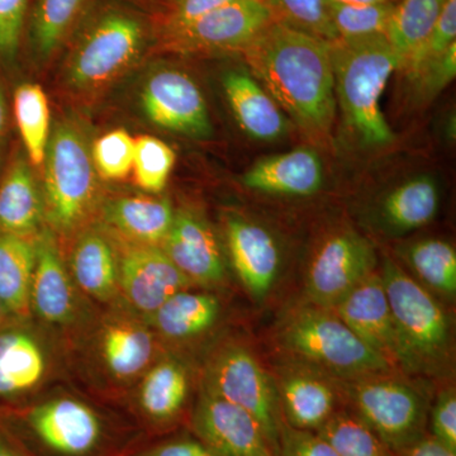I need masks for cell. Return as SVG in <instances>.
<instances>
[{"instance_id":"6","label":"cell","mask_w":456,"mask_h":456,"mask_svg":"<svg viewBox=\"0 0 456 456\" xmlns=\"http://www.w3.org/2000/svg\"><path fill=\"white\" fill-rule=\"evenodd\" d=\"M389 375L335 382L338 392L349 399L355 415L370 428L387 449L398 452L421 439L428 406L424 395L416 388Z\"/></svg>"},{"instance_id":"9","label":"cell","mask_w":456,"mask_h":456,"mask_svg":"<svg viewBox=\"0 0 456 456\" xmlns=\"http://www.w3.org/2000/svg\"><path fill=\"white\" fill-rule=\"evenodd\" d=\"M374 246L351 228L330 233L312 254L305 274V299L334 310L351 289L375 273Z\"/></svg>"},{"instance_id":"49","label":"cell","mask_w":456,"mask_h":456,"mask_svg":"<svg viewBox=\"0 0 456 456\" xmlns=\"http://www.w3.org/2000/svg\"><path fill=\"white\" fill-rule=\"evenodd\" d=\"M5 125H7V108H5L4 98L0 93V134L4 131Z\"/></svg>"},{"instance_id":"8","label":"cell","mask_w":456,"mask_h":456,"mask_svg":"<svg viewBox=\"0 0 456 456\" xmlns=\"http://www.w3.org/2000/svg\"><path fill=\"white\" fill-rule=\"evenodd\" d=\"M143 40L139 17L123 9L104 12L90 23L71 56L69 83L79 89L103 86L136 60Z\"/></svg>"},{"instance_id":"23","label":"cell","mask_w":456,"mask_h":456,"mask_svg":"<svg viewBox=\"0 0 456 456\" xmlns=\"http://www.w3.org/2000/svg\"><path fill=\"white\" fill-rule=\"evenodd\" d=\"M221 302L211 293L182 292L174 294L151 314L150 325L170 340H191L215 327L221 317Z\"/></svg>"},{"instance_id":"5","label":"cell","mask_w":456,"mask_h":456,"mask_svg":"<svg viewBox=\"0 0 456 456\" xmlns=\"http://www.w3.org/2000/svg\"><path fill=\"white\" fill-rule=\"evenodd\" d=\"M45 216L61 232L86 217L97 197L92 149L77 123H57L45 155Z\"/></svg>"},{"instance_id":"31","label":"cell","mask_w":456,"mask_h":456,"mask_svg":"<svg viewBox=\"0 0 456 456\" xmlns=\"http://www.w3.org/2000/svg\"><path fill=\"white\" fill-rule=\"evenodd\" d=\"M188 392L185 368L175 360H164L146 374L141 384V407L155 421H167L184 406Z\"/></svg>"},{"instance_id":"13","label":"cell","mask_w":456,"mask_h":456,"mask_svg":"<svg viewBox=\"0 0 456 456\" xmlns=\"http://www.w3.org/2000/svg\"><path fill=\"white\" fill-rule=\"evenodd\" d=\"M191 285L159 246H131L118 261V287L132 307L146 316Z\"/></svg>"},{"instance_id":"35","label":"cell","mask_w":456,"mask_h":456,"mask_svg":"<svg viewBox=\"0 0 456 456\" xmlns=\"http://www.w3.org/2000/svg\"><path fill=\"white\" fill-rule=\"evenodd\" d=\"M86 0H37L32 20L36 50L49 56L64 41Z\"/></svg>"},{"instance_id":"21","label":"cell","mask_w":456,"mask_h":456,"mask_svg":"<svg viewBox=\"0 0 456 456\" xmlns=\"http://www.w3.org/2000/svg\"><path fill=\"white\" fill-rule=\"evenodd\" d=\"M53 236L45 232L36 241V264L31 285V310L50 323L73 320L75 296Z\"/></svg>"},{"instance_id":"28","label":"cell","mask_w":456,"mask_h":456,"mask_svg":"<svg viewBox=\"0 0 456 456\" xmlns=\"http://www.w3.org/2000/svg\"><path fill=\"white\" fill-rule=\"evenodd\" d=\"M75 281L93 298L108 301L118 287V260L110 242L97 231L84 233L71 256Z\"/></svg>"},{"instance_id":"30","label":"cell","mask_w":456,"mask_h":456,"mask_svg":"<svg viewBox=\"0 0 456 456\" xmlns=\"http://www.w3.org/2000/svg\"><path fill=\"white\" fill-rule=\"evenodd\" d=\"M445 3L446 0H402L398 7L393 8L384 36L401 59V69L428 40Z\"/></svg>"},{"instance_id":"3","label":"cell","mask_w":456,"mask_h":456,"mask_svg":"<svg viewBox=\"0 0 456 456\" xmlns=\"http://www.w3.org/2000/svg\"><path fill=\"white\" fill-rule=\"evenodd\" d=\"M277 338L285 351L334 379H356L393 370L334 311L310 302L294 305L284 314Z\"/></svg>"},{"instance_id":"40","label":"cell","mask_w":456,"mask_h":456,"mask_svg":"<svg viewBox=\"0 0 456 456\" xmlns=\"http://www.w3.org/2000/svg\"><path fill=\"white\" fill-rule=\"evenodd\" d=\"M288 25L296 27L327 42L338 40L326 0H278Z\"/></svg>"},{"instance_id":"38","label":"cell","mask_w":456,"mask_h":456,"mask_svg":"<svg viewBox=\"0 0 456 456\" xmlns=\"http://www.w3.org/2000/svg\"><path fill=\"white\" fill-rule=\"evenodd\" d=\"M456 44V0H446L443 11L428 40L408 57L401 70H406L411 80L432 62L440 59L452 45Z\"/></svg>"},{"instance_id":"39","label":"cell","mask_w":456,"mask_h":456,"mask_svg":"<svg viewBox=\"0 0 456 456\" xmlns=\"http://www.w3.org/2000/svg\"><path fill=\"white\" fill-rule=\"evenodd\" d=\"M92 156L102 178L123 179L134 167V140L123 130L108 132L95 141Z\"/></svg>"},{"instance_id":"33","label":"cell","mask_w":456,"mask_h":456,"mask_svg":"<svg viewBox=\"0 0 456 456\" xmlns=\"http://www.w3.org/2000/svg\"><path fill=\"white\" fill-rule=\"evenodd\" d=\"M14 114L29 160L35 167H41L50 139V108L40 86L26 83L18 86Z\"/></svg>"},{"instance_id":"18","label":"cell","mask_w":456,"mask_h":456,"mask_svg":"<svg viewBox=\"0 0 456 456\" xmlns=\"http://www.w3.org/2000/svg\"><path fill=\"white\" fill-rule=\"evenodd\" d=\"M323 164L310 147H297L284 154L260 159L241 183L256 193L272 196L311 197L323 185Z\"/></svg>"},{"instance_id":"7","label":"cell","mask_w":456,"mask_h":456,"mask_svg":"<svg viewBox=\"0 0 456 456\" xmlns=\"http://www.w3.org/2000/svg\"><path fill=\"white\" fill-rule=\"evenodd\" d=\"M203 391L244 408L257 419L277 452L281 422L275 379L248 346L227 342L209 356Z\"/></svg>"},{"instance_id":"43","label":"cell","mask_w":456,"mask_h":456,"mask_svg":"<svg viewBox=\"0 0 456 456\" xmlns=\"http://www.w3.org/2000/svg\"><path fill=\"white\" fill-rule=\"evenodd\" d=\"M432 437L456 452V393L454 388L441 392L431 412Z\"/></svg>"},{"instance_id":"32","label":"cell","mask_w":456,"mask_h":456,"mask_svg":"<svg viewBox=\"0 0 456 456\" xmlns=\"http://www.w3.org/2000/svg\"><path fill=\"white\" fill-rule=\"evenodd\" d=\"M403 259L419 283L441 296L454 298L456 294V251L441 239H424L404 248Z\"/></svg>"},{"instance_id":"2","label":"cell","mask_w":456,"mask_h":456,"mask_svg":"<svg viewBox=\"0 0 456 456\" xmlns=\"http://www.w3.org/2000/svg\"><path fill=\"white\" fill-rule=\"evenodd\" d=\"M336 102L345 122L360 143L368 147L392 145L395 132L380 107L387 83L401 59L386 36L330 42Z\"/></svg>"},{"instance_id":"26","label":"cell","mask_w":456,"mask_h":456,"mask_svg":"<svg viewBox=\"0 0 456 456\" xmlns=\"http://www.w3.org/2000/svg\"><path fill=\"white\" fill-rule=\"evenodd\" d=\"M106 222L134 245L158 246L173 224L175 212L167 200L123 197L108 204Z\"/></svg>"},{"instance_id":"46","label":"cell","mask_w":456,"mask_h":456,"mask_svg":"<svg viewBox=\"0 0 456 456\" xmlns=\"http://www.w3.org/2000/svg\"><path fill=\"white\" fill-rule=\"evenodd\" d=\"M140 456H221L202 441L175 440L147 450Z\"/></svg>"},{"instance_id":"27","label":"cell","mask_w":456,"mask_h":456,"mask_svg":"<svg viewBox=\"0 0 456 456\" xmlns=\"http://www.w3.org/2000/svg\"><path fill=\"white\" fill-rule=\"evenodd\" d=\"M36 242L0 231V302L8 316L25 318L31 312V285Z\"/></svg>"},{"instance_id":"24","label":"cell","mask_w":456,"mask_h":456,"mask_svg":"<svg viewBox=\"0 0 456 456\" xmlns=\"http://www.w3.org/2000/svg\"><path fill=\"white\" fill-rule=\"evenodd\" d=\"M440 207V191L428 175L406 180L386 194L380 203L379 221L389 232L406 233L430 224Z\"/></svg>"},{"instance_id":"48","label":"cell","mask_w":456,"mask_h":456,"mask_svg":"<svg viewBox=\"0 0 456 456\" xmlns=\"http://www.w3.org/2000/svg\"><path fill=\"white\" fill-rule=\"evenodd\" d=\"M392 0H326L327 7L329 5H371L384 4L391 3Z\"/></svg>"},{"instance_id":"17","label":"cell","mask_w":456,"mask_h":456,"mask_svg":"<svg viewBox=\"0 0 456 456\" xmlns=\"http://www.w3.org/2000/svg\"><path fill=\"white\" fill-rule=\"evenodd\" d=\"M29 426L42 443L60 454L82 456L97 446L101 422L82 402L59 398L33 408Z\"/></svg>"},{"instance_id":"41","label":"cell","mask_w":456,"mask_h":456,"mask_svg":"<svg viewBox=\"0 0 456 456\" xmlns=\"http://www.w3.org/2000/svg\"><path fill=\"white\" fill-rule=\"evenodd\" d=\"M275 456H338L316 432L297 430L281 425Z\"/></svg>"},{"instance_id":"34","label":"cell","mask_w":456,"mask_h":456,"mask_svg":"<svg viewBox=\"0 0 456 456\" xmlns=\"http://www.w3.org/2000/svg\"><path fill=\"white\" fill-rule=\"evenodd\" d=\"M316 434L338 456H388L387 446L355 413L336 411Z\"/></svg>"},{"instance_id":"25","label":"cell","mask_w":456,"mask_h":456,"mask_svg":"<svg viewBox=\"0 0 456 456\" xmlns=\"http://www.w3.org/2000/svg\"><path fill=\"white\" fill-rule=\"evenodd\" d=\"M44 216L40 187L27 161L18 159L0 185V231L27 237L40 228Z\"/></svg>"},{"instance_id":"42","label":"cell","mask_w":456,"mask_h":456,"mask_svg":"<svg viewBox=\"0 0 456 456\" xmlns=\"http://www.w3.org/2000/svg\"><path fill=\"white\" fill-rule=\"evenodd\" d=\"M27 0H0V55H16L25 22Z\"/></svg>"},{"instance_id":"19","label":"cell","mask_w":456,"mask_h":456,"mask_svg":"<svg viewBox=\"0 0 456 456\" xmlns=\"http://www.w3.org/2000/svg\"><path fill=\"white\" fill-rule=\"evenodd\" d=\"M279 403L290 428L316 432L336 412L334 378L316 369H285L275 380Z\"/></svg>"},{"instance_id":"22","label":"cell","mask_w":456,"mask_h":456,"mask_svg":"<svg viewBox=\"0 0 456 456\" xmlns=\"http://www.w3.org/2000/svg\"><path fill=\"white\" fill-rule=\"evenodd\" d=\"M46 368V355L35 336L20 327L0 330V398L32 391Z\"/></svg>"},{"instance_id":"51","label":"cell","mask_w":456,"mask_h":456,"mask_svg":"<svg viewBox=\"0 0 456 456\" xmlns=\"http://www.w3.org/2000/svg\"><path fill=\"white\" fill-rule=\"evenodd\" d=\"M5 316L4 310H3L2 302H0V325H2L3 317Z\"/></svg>"},{"instance_id":"36","label":"cell","mask_w":456,"mask_h":456,"mask_svg":"<svg viewBox=\"0 0 456 456\" xmlns=\"http://www.w3.org/2000/svg\"><path fill=\"white\" fill-rule=\"evenodd\" d=\"M330 20L342 40L384 35L395 5H329Z\"/></svg>"},{"instance_id":"16","label":"cell","mask_w":456,"mask_h":456,"mask_svg":"<svg viewBox=\"0 0 456 456\" xmlns=\"http://www.w3.org/2000/svg\"><path fill=\"white\" fill-rule=\"evenodd\" d=\"M161 248L193 284H220L226 277L217 239L208 224L196 213H175Z\"/></svg>"},{"instance_id":"47","label":"cell","mask_w":456,"mask_h":456,"mask_svg":"<svg viewBox=\"0 0 456 456\" xmlns=\"http://www.w3.org/2000/svg\"><path fill=\"white\" fill-rule=\"evenodd\" d=\"M397 452L398 456H456V452L441 445L434 437H421Z\"/></svg>"},{"instance_id":"29","label":"cell","mask_w":456,"mask_h":456,"mask_svg":"<svg viewBox=\"0 0 456 456\" xmlns=\"http://www.w3.org/2000/svg\"><path fill=\"white\" fill-rule=\"evenodd\" d=\"M102 355L108 370L121 379L145 370L154 354V340L145 327L116 322L107 327L102 338Z\"/></svg>"},{"instance_id":"10","label":"cell","mask_w":456,"mask_h":456,"mask_svg":"<svg viewBox=\"0 0 456 456\" xmlns=\"http://www.w3.org/2000/svg\"><path fill=\"white\" fill-rule=\"evenodd\" d=\"M141 104L147 118L159 127L207 139L213 132L206 99L197 83L176 69H161L147 77Z\"/></svg>"},{"instance_id":"20","label":"cell","mask_w":456,"mask_h":456,"mask_svg":"<svg viewBox=\"0 0 456 456\" xmlns=\"http://www.w3.org/2000/svg\"><path fill=\"white\" fill-rule=\"evenodd\" d=\"M222 86L237 123L248 136L270 142L287 134L283 110L253 74L233 69L224 74Z\"/></svg>"},{"instance_id":"50","label":"cell","mask_w":456,"mask_h":456,"mask_svg":"<svg viewBox=\"0 0 456 456\" xmlns=\"http://www.w3.org/2000/svg\"><path fill=\"white\" fill-rule=\"evenodd\" d=\"M0 456H22L18 454L16 450L12 448L11 445H8L4 440L0 437Z\"/></svg>"},{"instance_id":"45","label":"cell","mask_w":456,"mask_h":456,"mask_svg":"<svg viewBox=\"0 0 456 456\" xmlns=\"http://www.w3.org/2000/svg\"><path fill=\"white\" fill-rule=\"evenodd\" d=\"M236 0H178L171 17V28L173 31L191 25L200 17L211 13L216 9L231 4Z\"/></svg>"},{"instance_id":"4","label":"cell","mask_w":456,"mask_h":456,"mask_svg":"<svg viewBox=\"0 0 456 456\" xmlns=\"http://www.w3.org/2000/svg\"><path fill=\"white\" fill-rule=\"evenodd\" d=\"M382 278L408 373L440 374L452 362V323L428 288L395 261H383Z\"/></svg>"},{"instance_id":"37","label":"cell","mask_w":456,"mask_h":456,"mask_svg":"<svg viewBox=\"0 0 456 456\" xmlns=\"http://www.w3.org/2000/svg\"><path fill=\"white\" fill-rule=\"evenodd\" d=\"M175 164V154L164 141L142 136L134 141V170L137 184L152 193L167 187Z\"/></svg>"},{"instance_id":"15","label":"cell","mask_w":456,"mask_h":456,"mask_svg":"<svg viewBox=\"0 0 456 456\" xmlns=\"http://www.w3.org/2000/svg\"><path fill=\"white\" fill-rule=\"evenodd\" d=\"M264 0H236L174 31L183 45L197 49H244L273 22Z\"/></svg>"},{"instance_id":"1","label":"cell","mask_w":456,"mask_h":456,"mask_svg":"<svg viewBox=\"0 0 456 456\" xmlns=\"http://www.w3.org/2000/svg\"><path fill=\"white\" fill-rule=\"evenodd\" d=\"M242 50L283 113L311 134L331 128L338 102L330 42L273 20Z\"/></svg>"},{"instance_id":"14","label":"cell","mask_w":456,"mask_h":456,"mask_svg":"<svg viewBox=\"0 0 456 456\" xmlns=\"http://www.w3.org/2000/svg\"><path fill=\"white\" fill-rule=\"evenodd\" d=\"M228 253L237 277L257 303L265 301L281 275V251L268 228L244 217L228 218Z\"/></svg>"},{"instance_id":"11","label":"cell","mask_w":456,"mask_h":456,"mask_svg":"<svg viewBox=\"0 0 456 456\" xmlns=\"http://www.w3.org/2000/svg\"><path fill=\"white\" fill-rule=\"evenodd\" d=\"M331 311L393 369L407 371L406 354L395 329L380 274L373 273L360 281Z\"/></svg>"},{"instance_id":"12","label":"cell","mask_w":456,"mask_h":456,"mask_svg":"<svg viewBox=\"0 0 456 456\" xmlns=\"http://www.w3.org/2000/svg\"><path fill=\"white\" fill-rule=\"evenodd\" d=\"M200 441L221 456H275L257 419L244 408L203 391L193 413Z\"/></svg>"},{"instance_id":"44","label":"cell","mask_w":456,"mask_h":456,"mask_svg":"<svg viewBox=\"0 0 456 456\" xmlns=\"http://www.w3.org/2000/svg\"><path fill=\"white\" fill-rule=\"evenodd\" d=\"M456 75V44L452 45L440 59L425 68L413 82L419 86V92L428 99L443 92Z\"/></svg>"}]
</instances>
